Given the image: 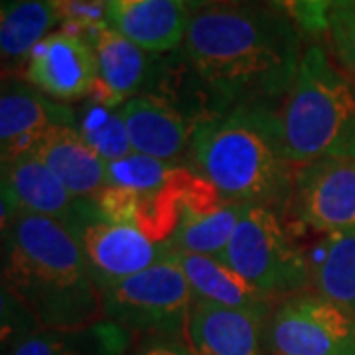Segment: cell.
Segmentation results:
<instances>
[{"mask_svg":"<svg viewBox=\"0 0 355 355\" xmlns=\"http://www.w3.org/2000/svg\"><path fill=\"white\" fill-rule=\"evenodd\" d=\"M308 263L314 291L355 314V227L328 233Z\"/></svg>","mask_w":355,"mask_h":355,"instance_id":"obj_22","label":"cell"},{"mask_svg":"<svg viewBox=\"0 0 355 355\" xmlns=\"http://www.w3.org/2000/svg\"><path fill=\"white\" fill-rule=\"evenodd\" d=\"M328 34L334 53L355 76V0H331Z\"/></svg>","mask_w":355,"mask_h":355,"instance_id":"obj_25","label":"cell"},{"mask_svg":"<svg viewBox=\"0 0 355 355\" xmlns=\"http://www.w3.org/2000/svg\"><path fill=\"white\" fill-rule=\"evenodd\" d=\"M266 334L272 355H355V314L316 291L280 300Z\"/></svg>","mask_w":355,"mask_h":355,"instance_id":"obj_7","label":"cell"},{"mask_svg":"<svg viewBox=\"0 0 355 355\" xmlns=\"http://www.w3.org/2000/svg\"><path fill=\"white\" fill-rule=\"evenodd\" d=\"M87 200H77L34 154L2 162V225L22 214L73 225Z\"/></svg>","mask_w":355,"mask_h":355,"instance_id":"obj_13","label":"cell"},{"mask_svg":"<svg viewBox=\"0 0 355 355\" xmlns=\"http://www.w3.org/2000/svg\"><path fill=\"white\" fill-rule=\"evenodd\" d=\"M77 130L107 164L135 153L121 109L91 99L83 111L77 113Z\"/></svg>","mask_w":355,"mask_h":355,"instance_id":"obj_24","label":"cell"},{"mask_svg":"<svg viewBox=\"0 0 355 355\" xmlns=\"http://www.w3.org/2000/svg\"><path fill=\"white\" fill-rule=\"evenodd\" d=\"M221 261L275 304L312 282L308 257L292 241L279 214L263 205L245 209Z\"/></svg>","mask_w":355,"mask_h":355,"instance_id":"obj_5","label":"cell"},{"mask_svg":"<svg viewBox=\"0 0 355 355\" xmlns=\"http://www.w3.org/2000/svg\"><path fill=\"white\" fill-rule=\"evenodd\" d=\"M229 202L288 207L294 166L280 139L279 109L241 105L202 121L191 139L188 164Z\"/></svg>","mask_w":355,"mask_h":355,"instance_id":"obj_3","label":"cell"},{"mask_svg":"<svg viewBox=\"0 0 355 355\" xmlns=\"http://www.w3.org/2000/svg\"><path fill=\"white\" fill-rule=\"evenodd\" d=\"M109 186L132 193H158L180 186L191 174L190 166L162 162L142 154H128L107 164Z\"/></svg>","mask_w":355,"mask_h":355,"instance_id":"obj_23","label":"cell"},{"mask_svg":"<svg viewBox=\"0 0 355 355\" xmlns=\"http://www.w3.org/2000/svg\"><path fill=\"white\" fill-rule=\"evenodd\" d=\"M284 156L294 168L324 158H355V81L331 64L322 46L302 53L279 107Z\"/></svg>","mask_w":355,"mask_h":355,"instance_id":"obj_4","label":"cell"},{"mask_svg":"<svg viewBox=\"0 0 355 355\" xmlns=\"http://www.w3.org/2000/svg\"><path fill=\"white\" fill-rule=\"evenodd\" d=\"M270 4L308 34L328 32L331 0H270Z\"/></svg>","mask_w":355,"mask_h":355,"instance_id":"obj_27","label":"cell"},{"mask_svg":"<svg viewBox=\"0 0 355 355\" xmlns=\"http://www.w3.org/2000/svg\"><path fill=\"white\" fill-rule=\"evenodd\" d=\"M107 2L109 0H55L62 18L60 30L89 36L95 28L107 24Z\"/></svg>","mask_w":355,"mask_h":355,"instance_id":"obj_26","label":"cell"},{"mask_svg":"<svg viewBox=\"0 0 355 355\" xmlns=\"http://www.w3.org/2000/svg\"><path fill=\"white\" fill-rule=\"evenodd\" d=\"M191 20L188 0H109L105 22L150 53L180 50Z\"/></svg>","mask_w":355,"mask_h":355,"instance_id":"obj_16","label":"cell"},{"mask_svg":"<svg viewBox=\"0 0 355 355\" xmlns=\"http://www.w3.org/2000/svg\"><path fill=\"white\" fill-rule=\"evenodd\" d=\"M24 77L32 87L55 101L91 97L97 83V58L87 36L51 32L30 53Z\"/></svg>","mask_w":355,"mask_h":355,"instance_id":"obj_11","label":"cell"},{"mask_svg":"<svg viewBox=\"0 0 355 355\" xmlns=\"http://www.w3.org/2000/svg\"><path fill=\"white\" fill-rule=\"evenodd\" d=\"M249 205L223 200L207 182L184 207L172 237L176 251L221 259Z\"/></svg>","mask_w":355,"mask_h":355,"instance_id":"obj_18","label":"cell"},{"mask_svg":"<svg viewBox=\"0 0 355 355\" xmlns=\"http://www.w3.org/2000/svg\"><path fill=\"white\" fill-rule=\"evenodd\" d=\"M288 207L318 233L355 227V158H324L294 168Z\"/></svg>","mask_w":355,"mask_h":355,"instance_id":"obj_9","label":"cell"},{"mask_svg":"<svg viewBox=\"0 0 355 355\" xmlns=\"http://www.w3.org/2000/svg\"><path fill=\"white\" fill-rule=\"evenodd\" d=\"M121 114L135 153L172 164L188 160L198 123L172 103L146 93L125 103Z\"/></svg>","mask_w":355,"mask_h":355,"instance_id":"obj_15","label":"cell"},{"mask_svg":"<svg viewBox=\"0 0 355 355\" xmlns=\"http://www.w3.org/2000/svg\"><path fill=\"white\" fill-rule=\"evenodd\" d=\"M128 331L111 322L83 330H34L14 338L4 355H123Z\"/></svg>","mask_w":355,"mask_h":355,"instance_id":"obj_20","label":"cell"},{"mask_svg":"<svg viewBox=\"0 0 355 355\" xmlns=\"http://www.w3.org/2000/svg\"><path fill=\"white\" fill-rule=\"evenodd\" d=\"M58 24L62 18L55 0H2L0 51L4 69L26 67L30 53Z\"/></svg>","mask_w":355,"mask_h":355,"instance_id":"obj_21","label":"cell"},{"mask_svg":"<svg viewBox=\"0 0 355 355\" xmlns=\"http://www.w3.org/2000/svg\"><path fill=\"white\" fill-rule=\"evenodd\" d=\"M193 292L174 253L103 291L105 320L128 334L182 340Z\"/></svg>","mask_w":355,"mask_h":355,"instance_id":"obj_6","label":"cell"},{"mask_svg":"<svg viewBox=\"0 0 355 355\" xmlns=\"http://www.w3.org/2000/svg\"><path fill=\"white\" fill-rule=\"evenodd\" d=\"M245 2H254V0H188L191 14L203 10V8H211V6H221V4H245Z\"/></svg>","mask_w":355,"mask_h":355,"instance_id":"obj_29","label":"cell"},{"mask_svg":"<svg viewBox=\"0 0 355 355\" xmlns=\"http://www.w3.org/2000/svg\"><path fill=\"white\" fill-rule=\"evenodd\" d=\"M268 318L193 300L184 343L193 355H272L266 334Z\"/></svg>","mask_w":355,"mask_h":355,"instance_id":"obj_14","label":"cell"},{"mask_svg":"<svg viewBox=\"0 0 355 355\" xmlns=\"http://www.w3.org/2000/svg\"><path fill=\"white\" fill-rule=\"evenodd\" d=\"M296 24L257 2L191 14L178 58L217 113L241 105L279 109L302 60Z\"/></svg>","mask_w":355,"mask_h":355,"instance_id":"obj_1","label":"cell"},{"mask_svg":"<svg viewBox=\"0 0 355 355\" xmlns=\"http://www.w3.org/2000/svg\"><path fill=\"white\" fill-rule=\"evenodd\" d=\"M85 254L89 272L97 288L107 291L174 253L172 243L154 241L139 227L107 219L95 200H87L81 214L69 225Z\"/></svg>","mask_w":355,"mask_h":355,"instance_id":"obj_8","label":"cell"},{"mask_svg":"<svg viewBox=\"0 0 355 355\" xmlns=\"http://www.w3.org/2000/svg\"><path fill=\"white\" fill-rule=\"evenodd\" d=\"M32 154L77 200H95L109 188L107 162L89 146L77 127L53 128Z\"/></svg>","mask_w":355,"mask_h":355,"instance_id":"obj_17","label":"cell"},{"mask_svg":"<svg viewBox=\"0 0 355 355\" xmlns=\"http://www.w3.org/2000/svg\"><path fill=\"white\" fill-rule=\"evenodd\" d=\"M58 127H77V113L16 81L4 83L0 97V150L2 162H10L36 150L44 137Z\"/></svg>","mask_w":355,"mask_h":355,"instance_id":"obj_12","label":"cell"},{"mask_svg":"<svg viewBox=\"0 0 355 355\" xmlns=\"http://www.w3.org/2000/svg\"><path fill=\"white\" fill-rule=\"evenodd\" d=\"M132 355H193L182 340L150 338L140 345Z\"/></svg>","mask_w":355,"mask_h":355,"instance_id":"obj_28","label":"cell"},{"mask_svg":"<svg viewBox=\"0 0 355 355\" xmlns=\"http://www.w3.org/2000/svg\"><path fill=\"white\" fill-rule=\"evenodd\" d=\"M2 296L36 330H83L105 320L73 229L51 217L22 214L2 225Z\"/></svg>","mask_w":355,"mask_h":355,"instance_id":"obj_2","label":"cell"},{"mask_svg":"<svg viewBox=\"0 0 355 355\" xmlns=\"http://www.w3.org/2000/svg\"><path fill=\"white\" fill-rule=\"evenodd\" d=\"M87 38L97 58V83L89 99L121 109L158 85L164 71L158 53L142 50L107 24L95 28Z\"/></svg>","mask_w":355,"mask_h":355,"instance_id":"obj_10","label":"cell"},{"mask_svg":"<svg viewBox=\"0 0 355 355\" xmlns=\"http://www.w3.org/2000/svg\"><path fill=\"white\" fill-rule=\"evenodd\" d=\"M174 257L190 282L196 300L211 302L223 308L249 310L265 316L272 314L277 304L257 291L253 284H249L237 270H233L221 259L186 251H174Z\"/></svg>","mask_w":355,"mask_h":355,"instance_id":"obj_19","label":"cell"}]
</instances>
